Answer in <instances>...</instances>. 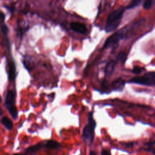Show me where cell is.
<instances>
[{
    "instance_id": "6da1fadb",
    "label": "cell",
    "mask_w": 155,
    "mask_h": 155,
    "mask_svg": "<svg viewBox=\"0 0 155 155\" xmlns=\"http://www.w3.org/2000/svg\"><path fill=\"white\" fill-rule=\"evenodd\" d=\"M125 8L124 7L121 6L108 15L105 27L107 32H111L117 29L121 21Z\"/></svg>"
},
{
    "instance_id": "7a4b0ae2",
    "label": "cell",
    "mask_w": 155,
    "mask_h": 155,
    "mask_svg": "<svg viewBox=\"0 0 155 155\" xmlns=\"http://www.w3.org/2000/svg\"><path fill=\"white\" fill-rule=\"evenodd\" d=\"M130 29L131 28H128L127 26H125L108 36L104 42L102 49L111 48L112 51L115 50L118 46L119 42L125 37Z\"/></svg>"
},
{
    "instance_id": "3957f363",
    "label": "cell",
    "mask_w": 155,
    "mask_h": 155,
    "mask_svg": "<svg viewBox=\"0 0 155 155\" xmlns=\"http://www.w3.org/2000/svg\"><path fill=\"white\" fill-rule=\"evenodd\" d=\"M88 124L84 127L82 130V138L88 143L91 144L94 137V130L96 127V122L93 118V113L89 112L87 114Z\"/></svg>"
},
{
    "instance_id": "277c9868",
    "label": "cell",
    "mask_w": 155,
    "mask_h": 155,
    "mask_svg": "<svg viewBox=\"0 0 155 155\" xmlns=\"http://www.w3.org/2000/svg\"><path fill=\"white\" fill-rule=\"evenodd\" d=\"M4 106L12 117L14 119H16L18 117V111L15 106V92L12 90H8L6 93Z\"/></svg>"
},
{
    "instance_id": "5b68a950",
    "label": "cell",
    "mask_w": 155,
    "mask_h": 155,
    "mask_svg": "<svg viewBox=\"0 0 155 155\" xmlns=\"http://www.w3.org/2000/svg\"><path fill=\"white\" fill-rule=\"evenodd\" d=\"M130 83L147 86L155 85V72H148L140 76L135 77L129 81Z\"/></svg>"
},
{
    "instance_id": "8992f818",
    "label": "cell",
    "mask_w": 155,
    "mask_h": 155,
    "mask_svg": "<svg viewBox=\"0 0 155 155\" xmlns=\"http://www.w3.org/2000/svg\"><path fill=\"white\" fill-rule=\"evenodd\" d=\"M70 26L73 30L81 34H84L87 31L86 26L79 22H72L70 23Z\"/></svg>"
},
{
    "instance_id": "52a82bcc",
    "label": "cell",
    "mask_w": 155,
    "mask_h": 155,
    "mask_svg": "<svg viewBox=\"0 0 155 155\" xmlns=\"http://www.w3.org/2000/svg\"><path fill=\"white\" fill-rule=\"evenodd\" d=\"M125 82L121 78L114 79L111 83V88L114 91H122L125 85Z\"/></svg>"
},
{
    "instance_id": "ba28073f",
    "label": "cell",
    "mask_w": 155,
    "mask_h": 155,
    "mask_svg": "<svg viewBox=\"0 0 155 155\" xmlns=\"http://www.w3.org/2000/svg\"><path fill=\"white\" fill-rule=\"evenodd\" d=\"M8 81H12L15 79V76H16V67H15V64L13 61H9L8 63Z\"/></svg>"
},
{
    "instance_id": "9c48e42d",
    "label": "cell",
    "mask_w": 155,
    "mask_h": 155,
    "mask_svg": "<svg viewBox=\"0 0 155 155\" xmlns=\"http://www.w3.org/2000/svg\"><path fill=\"white\" fill-rule=\"evenodd\" d=\"M115 64H116V61L114 60H110L107 64L104 70V73L106 77H110L112 75L114 71Z\"/></svg>"
},
{
    "instance_id": "30bf717a",
    "label": "cell",
    "mask_w": 155,
    "mask_h": 155,
    "mask_svg": "<svg viewBox=\"0 0 155 155\" xmlns=\"http://www.w3.org/2000/svg\"><path fill=\"white\" fill-rule=\"evenodd\" d=\"M44 147L48 149H56L61 147V144L56 140H48L46 141L45 143H44Z\"/></svg>"
},
{
    "instance_id": "8fae6325",
    "label": "cell",
    "mask_w": 155,
    "mask_h": 155,
    "mask_svg": "<svg viewBox=\"0 0 155 155\" xmlns=\"http://www.w3.org/2000/svg\"><path fill=\"white\" fill-rule=\"evenodd\" d=\"M42 147H44V144L41 143H38L35 145L30 146L25 149V153L27 154L28 153H34L36 151L40 150Z\"/></svg>"
},
{
    "instance_id": "7c38bea8",
    "label": "cell",
    "mask_w": 155,
    "mask_h": 155,
    "mask_svg": "<svg viewBox=\"0 0 155 155\" xmlns=\"http://www.w3.org/2000/svg\"><path fill=\"white\" fill-rule=\"evenodd\" d=\"M2 124L5 127L7 130H11L13 127V123L11 120L7 116H3L1 119Z\"/></svg>"
},
{
    "instance_id": "4fadbf2b",
    "label": "cell",
    "mask_w": 155,
    "mask_h": 155,
    "mask_svg": "<svg viewBox=\"0 0 155 155\" xmlns=\"http://www.w3.org/2000/svg\"><path fill=\"white\" fill-rule=\"evenodd\" d=\"M1 32L5 38H8L7 35L8 33V28L5 22H1Z\"/></svg>"
},
{
    "instance_id": "5bb4252c",
    "label": "cell",
    "mask_w": 155,
    "mask_h": 155,
    "mask_svg": "<svg viewBox=\"0 0 155 155\" xmlns=\"http://www.w3.org/2000/svg\"><path fill=\"white\" fill-rule=\"evenodd\" d=\"M141 2V1L140 0H134L127 7V9H131L133 8H134L139 5V4Z\"/></svg>"
},
{
    "instance_id": "9a60e30c",
    "label": "cell",
    "mask_w": 155,
    "mask_h": 155,
    "mask_svg": "<svg viewBox=\"0 0 155 155\" xmlns=\"http://www.w3.org/2000/svg\"><path fill=\"white\" fill-rule=\"evenodd\" d=\"M153 4V1L151 0H147L143 2V7L145 9H149L151 8Z\"/></svg>"
},
{
    "instance_id": "2e32d148",
    "label": "cell",
    "mask_w": 155,
    "mask_h": 155,
    "mask_svg": "<svg viewBox=\"0 0 155 155\" xmlns=\"http://www.w3.org/2000/svg\"><path fill=\"white\" fill-rule=\"evenodd\" d=\"M126 58V54L124 52H120L116 58V61H125Z\"/></svg>"
},
{
    "instance_id": "e0dca14e",
    "label": "cell",
    "mask_w": 155,
    "mask_h": 155,
    "mask_svg": "<svg viewBox=\"0 0 155 155\" xmlns=\"http://www.w3.org/2000/svg\"><path fill=\"white\" fill-rule=\"evenodd\" d=\"M142 69L141 68H139V67H134L133 70H132V72L133 73H135V74H139L140 73L141 71H142Z\"/></svg>"
},
{
    "instance_id": "ac0fdd59",
    "label": "cell",
    "mask_w": 155,
    "mask_h": 155,
    "mask_svg": "<svg viewBox=\"0 0 155 155\" xmlns=\"http://www.w3.org/2000/svg\"><path fill=\"white\" fill-rule=\"evenodd\" d=\"M144 150L146 151H151L153 154H154L155 155V147H148V148L144 149Z\"/></svg>"
},
{
    "instance_id": "d6986e66",
    "label": "cell",
    "mask_w": 155,
    "mask_h": 155,
    "mask_svg": "<svg viewBox=\"0 0 155 155\" xmlns=\"http://www.w3.org/2000/svg\"><path fill=\"white\" fill-rule=\"evenodd\" d=\"M101 155H111V153L110 150L103 149L101 151Z\"/></svg>"
},
{
    "instance_id": "ffe728a7",
    "label": "cell",
    "mask_w": 155,
    "mask_h": 155,
    "mask_svg": "<svg viewBox=\"0 0 155 155\" xmlns=\"http://www.w3.org/2000/svg\"><path fill=\"white\" fill-rule=\"evenodd\" d=\"M146 145L148 146V147H154L155 145V140L154 141H152L150 142H148L147 143H145Z\"/></svg>"
},
{
    "instance_id": "44dd1931",
    "label": "cell",
    "mask_w": 155,
    "mask_h": 155,
    "mask_svg": "<svg viewBox=\"0 0 155 155\" xmlns=\"http://www.w3.org/2000/svg\"><path fill=\"white\" fill-rule=\"evenodd\" d=\"M5 15H4V13L2 12H1V22H4V20H5Z\"/></svg>"
},
{
    "instance_id": "7402d4cb",
    "label": "cell",
    "mask_w": 155,
    "mask_h": 155,
    "mask_svg": "<svg viewBox=\"0 0 155 155\" xmlns=\"http://www.w3.org/2000/svg\"><path fill=\"white\" fill-rule=\"evenodd\" d=\"M4 7H5L8 11H10V13H12L13 11H14V10H15L14 7H11V6H8H8H4Z\"/></svg>"
},
{
    "instance_id": "603a6c76",
    "label": "cell",
    "mask_w": 155,
    "mask_h": 155,
    "mask_svg": "<svg viewBox=\"0 0 155 155\" xmlns=\"http://www.w3.org/2000/svg\"><path fill=\"white\" fill-rule=\"evenodd\" d=\"M89 155H97V154L94 151H90L89 153Z\"/></svg>"
},
{
    "instance_id": "cb8c5ba5",
    "label": "cell",
    "mask_w": 155,
    "mask_h": 155,
    "mask_svg": "<svg viewBox=\"0 0 155 155\" xmlns=\"http://www.w3.org/2000/svg\"><path fill=\"white\" fill-rule=\"evenodd\" d=\"M13 155H27V154L25 153H15V154H13Z\"/></svg>"
}]
</instances>
